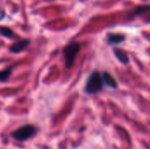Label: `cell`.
Here are the masks:
<instances>
[{"label": "cell", "instance_id": "obj_11", "mask_svg": "<svg viewBox=\"0 0 150 149\" xmlns=\"http://www.w3.org/2000/svg\"><path fill=\"white\" fill-rule=\"evenodd\" d=\"M146 21H147V22H148V23H150V18H149V19H147V20H146Z\"/></svg>", "mask_w": 150, "mask_h": 149}, {"label": "cell", "instance_id": "obj_9", "mask_svg": "<svg viewBox=\"0 0 150 149\" xmlns=\"http://www.w3.org/2000/svg\"><path fill=\"white\" fill-rule=\"evenodd\" d=\"M11 71H12L11 67H9L4 69L3 71H0V82H5L11 75Z\"/></svg>", "mask_w": 150, "mask_h": 149}, {"label": "cell", "instance_id": "obj_6", "mask_svg": "<svg viewBox=\"0 0 150 149\" xmlns=\"http://www.w3.org/2000/svg\"><path fill=\"white\" fill-rule=\"evenodd\" d=\"M149 12H150V5H149V4L139 5L133 11L130 12V17L134 18V17L141 16V15H143V14H146Z\"/></svg>", "mask_w": 150, "mask_h": 149}, {"label": "cell", "instance_id": "obj_10", "mask_svg": "<svg viewBox=\"0 0 150 149\" xmlns=\"http://www.w3.org/2000/svg\"><path fill=\"white\" fill-rule=\"evenodd\" d=\"M13 32L11 29L6 26H0V35L6 37V38H12L13 37Z\"/></svg>", "mask_w": 150, "mask_h": 149}, {"label": "cell", "instance_id": "obj_1", "mask_svg": "<svg viewBox=\"0 0 150 149\" xmlns=\"http://www.w3.org/2000/svg\"><path fill=\"white\" fill-rule=\"evenodd\" d=\"M103 86L104 81L102 75L98 71H94L86 82L85 91L89 94H95L100 91L103 89Z\"/></svg>", "mask_w": 150, "mask_h": 149}, {"label": "cell", "instance_id": "obj_3", "mask_svg": "<svg viewBox=\"0 0 150 149\" xmlns=\"http://www.w3.org/2000/svg\"><path fill=\"white\" fill-rule=\"evenodd\" d=\"M36 133V128L32 125H25L11 133V137L18 141H25L32 138Z\"/></svg>", "mask_w": 150, "mask_h": 149}, {"label": "cell", "instance_id": "obj_4", "mask_svg": "<svg viewBox=\"0 0 150 149\" xmlns=\"http://www.w3.org/2000/svg\"><path fill=\"white\" fill-rule=\"evenodd\" d=\"M126 40V35L122 33H114L109 32L106 35V41L110 46L119 45Z\"/></svg>", "mask_w": 150, "mask_h": 149}, {"label": "cell", "instance_id": "obj_8", "mask_svg": "<svg viewBox=\"0 0 150 149\" xmlns=\"http://www.w3.org/2000/svg\"><path fill=\"white\" fill-rule=\"evenodd\" d=\"M113 53L115 54V56L117 57V59L123 64H127L129 61V58L127 56V54H126L125 51L120 49V48H114L113 49Z\"/></svg>", "mask_w": 150, "mask_h": 149}, {"label": "cell", "instance_id": "obj_5", "mask_svg": "<svg viewBox=\"0 0 150 149\" xmlns=\"http://www.w3.org/2000/svg\"><path fill=\"white\" fill-rule=\"evenodd\" d=\"M29 43H30V40L27 39L20 40L13 43L10 47V52L12 54H18V53L24 51L25 49V47L29 45Z\"/></svg>", "mask_w": 150, "mask_h": 149}, {"label": "cell", "instance_id": "obj_7", "mask_svg": "<svg viewBox=\"0 0 150 149\" xmlns=\"http://www.w3.org/2000/svg\"><path fill=\"white\" fill-rule=\"evenodd\" d=\"M102 77H103L104 84H105L106 86L111 87L112 89L117 88V82H116V80L114 79V77L111 74H109L107 72H104L102 74Z\"/></svg>", "mask_w": 150, "mask_h": 149}, {"label": "cell", "instance_id": "obj_2", "mask_svg": "<svg viewBox=\"0 0 150 149\" xmlns=\"http://www.w3.org/2000/svg\"><path fill=\"white\" fill-rule=\"evenodd\" d=\"M80 49H81V45L78 42H72L67 45L66 47H64L62 53L65 59V67L67 68H69L74 65L76 57L78 54Z\"/></svg>", "mask_w": 150, "mask_h": 149}]
</instances>
